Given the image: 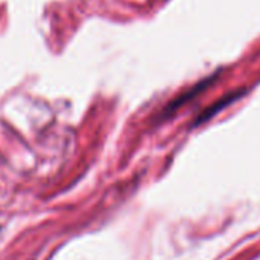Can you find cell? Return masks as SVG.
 <instances>
[{"label": "cell", "instance_id": "obj_1", "mask_svg": "<svg viewBox=\"0 0 260 260\" xmlns=\"http://www.w3.org/2000/svg\"><path fill=\"white\" fill-rule=\"evenodd\" d=\"M214 78H207V80H204L199 86H194V89H191V90H188V92H185V93H182V95H179L176 100H173L164 110H162V115H169V113H172L173 110H176L178 107H181L184 103H187V101H190V98L193 96V95H196V93H199V92H202L208 84H211V81H213Z\"/></svg>", "mask_w": 260, "mask_h": 260}, {"label": "cell", "instance_id": "obj_2", "mask_svg": "<svg viewBox=\"0 0 260 260\" xmlns=\"http://www.w3.org/2000/svg\"><path fill=\"white\" fill-rule=\"evenodd\" d=\"M240 93H243V90H240V92H233V93H228L226 96H223L220 101H217L216 104H213L211 107H208L202 115H201V118L199 119H196V125H199L201 122H204V121H207L208 118H211V116H214L220 109H223V107H226L228 104H231L233 101H236V98L240 95Z\"/></svg>", "mask_w": 260, "mask_h": 260}]
</instances>
